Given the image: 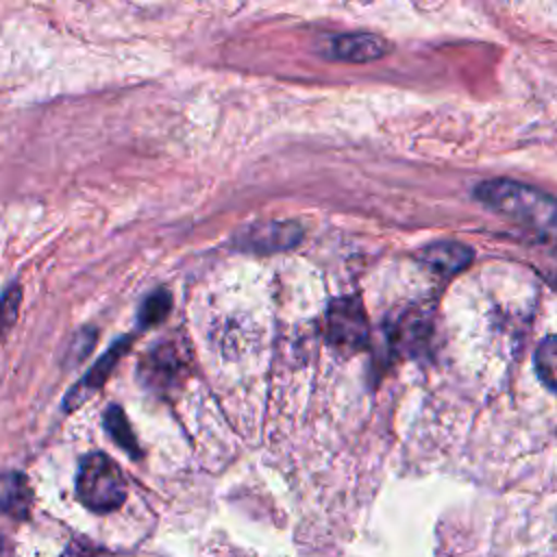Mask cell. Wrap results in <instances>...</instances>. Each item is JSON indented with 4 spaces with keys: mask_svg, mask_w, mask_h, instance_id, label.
I'll list each match as a JSON object with an SVG mask.
<instances>
[{
    "mask_svg": "<svg viewBox=\"0 0 557 557\" xmlns=\"http://www.w3.org/2000/svg\"><path fill=\"white\" fill-rule=\"evenodd\" d=\"M474 194L485 207L520 224L533 228H553L555 224V200L542 189L507 178H492L483 181Z\"/></svg>",
    "mask_w": 557,
    "mask_h": 557,
    "instance_id": "1",
    "label": "cell"
},
{
    "mask_svg": "<svg viewBox=\"0 0 557 557\" xmlns=\"http://www.w3.org/2000/svg\"><path fill=\"white\" fill-rule=\"evenodd\" d=\"M76 494L89 511L109 513L126 500V479L109 455L89 453L78 466Z\"/></svg>",
    "mask_w": 557,
    "mask_h": 557,
    "instance_id": "2",
    "label": "cell"
},
{
    "mask_svg": "<svg viewBox=\"0 0 557 557\" xmlns=\"http://www.w3.org/2000/svg\"><path fill=\"white\" fill-rule=\"evenodd\" d=\"M326 337L331 346L344 355H352L366 346L368 320L359 298L344 296L329 305Z\"/></svg>",
    "mask_w": 557,
    "mask_h": 557,
    "instance_id": "3",
    "label": "cell"
},
{
    "mask_svg": "<svg viewBox=\"0 0 557 557\" xmlns=\"http://www.w3.org/2000/svg\"><path fill=\"white\" fill-rule=\"evenodd\" d=\"M300 237H302V231L294 222H261V224L242 228L235 237V244L242 250L265 255V252L292 248L300 242Z\"/></svg>",
    "mask_w": 557,
    "mask_h": 557,
    "instance_id": "4",
    "label": "cell"
},
{
    "mask_svg": "<svg viewBox=\"0 0 557 557\" xmlns=\"http://www.w3.org/2000/svg\"><path fill=\"white\" fill-rule=\"evenodd\" d=\"M126 344H128V337L126 339H122V342H117V344H113L109 350H107V355L104 357H100L98 359V363L67 392V396H65V403H63V409L65 411H72V409H76V407H81L96 389H100L102 387V383L107 381V376L111 374V370H113V366H115V361L124 355V350H126Z\"/></svg>",
    "mask_w": 557,
    "mask_h": 557,
    "instance_id": "5",
    "label": "cell"
},
{
    "mask_svg": "<svg viewBox=\"0 0 557 557\" xmlns=\"http://www.w3.org/2000/svg\"><path fill=\"white\" fill-rule=\"evenodd\" d=\"M387 50V44L370 33H350L339 35L331 44V57L346 63H368L381 59Z\"/></svg>",
    "mask_w": 557,
    "mask_h": 557,
    "instance_id": "6",
    "label": "cell"
},
{
    "mask_svg": "<svg viewBox=\"0 0 557 557\" xmlns=\"http://www.w3.org/2000/svg\"><path fill=\"white\" fill-rule=\"evenodd\" d=\"M418 259L437 274L453 276L472 261V250L459 242H437L418 252Z\"/></svg>",
    "mask_w": 557,
    "mask_h": 557,
    "instance_id": "7",
    "label": "cell"
},
{
    "mask_svg": "<svg viewBox=\"0 0 557 557\" xmlns=\"http://www.w3.org/2000/svg\"><path fill=\"white\" fill-rule=\"evenodd\" d=\"M33 503V492L24 474L4 472L0 474V511L13 518H26Z\"/></svg>",
    "mask_w": 557,
    "mask_h": 557,
    "instance_id": "8",
    "label": "cell"
},
{
    "mask_svg": "<svg viewBox=\"0 0 557 557\" xmlns=\"http://www.w3.org/2000/svg\"><path fill=\"white\" fill-rule=\"evenodd\" d=\"M102 418H104L102 422H104V429L109 431V435H111L124 450H128V455L137 457V455H139V446H137V442H135V435H133V431H131V424H128L124 411H122L120 407L111 405V407L104 411Z\"/></svg>",
    "mask_w": 557,
    "mask_h": 557,
    "instance_id": "9",
    "label": "cell"
},
{
    "mask_svg": "<svg viewBox=\"0 0 557 557\" xmlns=\"http://www.w3.org/2000/svg\"><path fill=\"white\" fill-rule=\"evenodd\" d=\"M555 363H557V348H555V337L546 335L544 342L537 346L535 352V366L542 383L553 392L555 389Z\"/></svg>",
    "mask_w": 557,
    "mask_h": 557,
    "instance_id": "10",
    "label": "cell"
},
{
    "mask_svg": "<svg viewBox=\"0 0 557 557\" xmlns=\"http://www.w3.org/2000/svg\"><path fill=\"white\" fill-rule=\"evenodd\" d=\"M22 302V289L17 283H11L2 294H0V339L7 335V331L15 324L17 311Z\"/></svg>",
    "mask_w": 557,
    "mask_h": 557,
    "instance_id": "11",
    "label": "cell"
},
{
    "mask_svg": "<svg viewBox=\"0 0 557 557\" xmlns=\"http://www.w3.org/2000/svg\"><path fill=\"white\" fill-rule=\"evenodd\" d=\"M172 307V300H170V294L165 289H159L154 294H150L141 307V313H139V320L144 326H150V324H157L161 322L168 311Z\"/></svg>",
    "mask_w": 557,
    "mask_h": 557,
    "instance_id": "12",
    "label": "cell"
},
{
    "mask_svg": "<svg viewBox=\"0 0 557 557\" xmlns=\"http://www.w3.org/2000/svg\"><path fill=\"white\" fill-rule=\"evenodd\" d=\"M61 557H96V550L83 542H72Z\"/></svg>",
    "mask_w": 557,
    "mask_h": 557,
    "instance_id": "13",
    "label": "cell"
}]
</instances>
